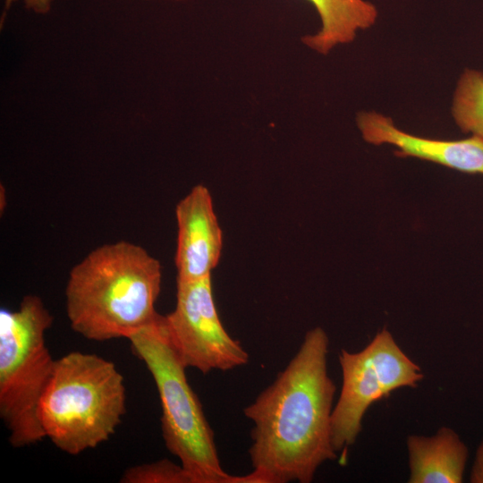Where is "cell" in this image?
I'll list each match as a JSON object with an SVG mask.
<instances>
[{"instance_id":"cell-1","label":"cell","mask_w":483,"mask_h":483,"mask_svg":"<svg viewBox=\"0 0 483 483\" xmlns=\"http://www.w3.org/2000/svg\"><path fill=\"white\" fill-rule=\"evenodd\" d=\"M328 346L323 328L309 330L285 369L244 409L253 422L249 453L262 483H309L324 462L337 458Z\"/></svg>"},{"instance_id":"cell-2","label":"cell","mask_w":483,"mask_h":483,"mask_svg":"<svg viewBox=\"0 0 483 483\" xmlns=\"http://www.w3.org/2000/svg\"><path fill=\"white\" fill-rule=\"evenodd\" d=\"M161 283L160 262L141 246L121 241L97 247L70 271L71 327L92 341L127 338L158 314Z\"/></svg>"},{"instance_id":"cell-3","label":"cell","mask_w":483,"mask_h":483,"mask_svg":"<svg viewBox=\"0 0 483 483\" xmlns=\"http://www.w3.org/2000/svg\"><path fill=\"white\" fill-rule=\"evenodd\" d=\"M126 412V388L114 363L71 352L55 360L38 418L46 437L77 455L107 441Z\"/></svg>"},{"instance_id":"cell-4","label":"cell","mask_w":483,"mask_h":483,"mask_svg":"<svg viewBox=\"0 0 483 483\" xmlns=\"http://www.w3.org/2000/svg\"><path fill=\"white\" fill-rule=\"evenodd\" d=\"M127 339L157 386L165 446L195 483H257L252 472L233 476L223 470L214 432L188 382L186 367L171 341L165 316L158 313Z\"/></svg>"},{"instance_id":"cell-5","label":"cell","mask_w":483,"mask_h":483,"mask_svg":"<svg viewBox=\"0 0 483 483\" xmlns=\"http://www.w3.org/2000/svg\"><path fill=\"white\" fill-rule=\"evenodd\" d=\"M52 324L37 295H26L16 310H0V417L13 447L46 437L38 408L55 363L45 338Z\"/></svg>"},{"instance_id":"cell-6","label":"cell","mask_w":483,"mask_h":483,"mask_svg":"<svg viewBox=\"0 0 483 483\" xmlns=\"http://www.w3.org/2000/svg\"><path fill=\"white\" fill-rule=\"evenodd\" d=\"M176 284L175 308L165 318L171 341L185 367L207 374L247 364L249 354L220 320L211 275L195 281L176 279Z\"/></svg>"},{"instance_id":"cell-7","label":"cell","mask_w":483,"mask_h":483,"mask_svg":"<svg viewBox=\"0 0 483 483\" xmlns=\"http://www.w3.org/2000/svg\"><path fill=\"white\" fill-rule=\"evenodd\" d=\"M177 278L195 281L211 275L223 248L219 225L208 189L198 184L175 208Z\"/></svg>"},{"instance_id":"cell-8","label":"cell","mask_w":483,"mask_h":483,"mask_svg":"<svg viewBox=\"0 0 483 483\" xmlns=\"http://www.w3.org/2000/svg\"><path fill=\"white\" fill-rule=\"evenodd\" d=\"M363 140L373 145L388 144L398 157H412L468 174H483V140L471 136L458 140L429 139L399 129L382 114L360 112L356 118Z\"/></svg>"},{"instance_id":"cell-9","label":"cell","mask_w":483,"mask_h":483,"mask_svg":"<svg viewBox=\"0 0 483 483\" xmlns=\"http://www.w3.org/2000/svg\"><path fill=\"white\" fill-rule=\"evenodd\" d=\"M342 390L331 416V440L335 452L353 445L369 406L386 395L366 348L358 352L342 350Z\"/></svg>"},{"instance_id":"cell-10","label":"cell","mask_w":483,"mask_h":483,"mask_svg":"<svg viewBox=\"0 0 483 483\" xmlns=\"http://www.w3.org/2000/svg\"><path fill=\"white\" fill-rule=\"evenodd\" d=\"M410 483H461L468 461V448L458 434L442 427L432 436L407 438Z\"/></svg>"},{"instance_id":"cell-11","label":"cell","mask_w":483,"mask_h":483,"mask_svg":"<svg viewBox=\"0 0 483 483\" xmlns=\"http://www.w3.org/2000/svg\"><path fill=\"white\" fill-rule=\"evenodd\" d=\"M316 9L321 27L306 35L302 42L321 55H327L339 45L352 42L360 30L374 25L377 9L366 0H307Z\"/></svg>"},{"instance_id":"cell-12","label":"cell","mask_w":483,"mask_h":483,"mask_svg":"<svg viewBox=\"0 0 483 483\" xmlns=\"http://www.w3.org/2000/svg\"><path fill=\"white\" fill-rule=\"evenodd\" d=\"M365 348L386 397L401 387H416L423 379L419 367L401 350L387 329L379 331Z\"/></svg>"},{"instance_id":"cell-13","label":"cell","mask_w":483,"mask_h":483,"mask_svg":"<svg viewBox=\"0 0 483 483\" xmlns=\"http://www.w3.org/2000/svg\"><path fill=\"white\" fill-rule=\"evenodd\" d=\"M452 115L466 133L483 140V72L465 69L453 97Z\"/></svg>"},{"instance_id":"cell-14","label":"cell","mask_w":483,"mask_h":483,"mask_svg":"<svg viewBox=\"0 0 483 483\" xmlns=\"http://www.w3.org/2000/svg\"><path fill=\"white\" fill-rule=\"evenodd\" d=\"M123 483H195L193 477L181 465L167 459L128 468Z\"/></svg>"},{"instance_id":"cell-15","label":"cell","mask_w":483,"mask_h":483,"mask_svg":"<svg viewBox=\"0 0 483 483\" xmlns=\"http://www.w3.org/2000/svg\"><path fill=\"white\" fill-rule=\"evenodd\" d=\"M470 481L472 483H483V439L476 451L474 462L470 474Z\"/></svg>"},{"instance_id":"cell-16","label":"cell","mask_w":483,"mask_h":483,"mask_svg":"<svg viewBox=\"0 0 483 483\" xmlns=\"http://www.w3.org/2000/svg\"><path fill=\"white\" fill-rule=\"evenodd\" d=\"M53 0H25L26 6L38 13H46L49 10Z\"/></svg>"},{"instance_id":"cell-17","label":"cell","mask_w":483,"mask_h":483,"mask_svg":"<svg viewBox=\"0 0 483 483\" xmlns=\"http://www.w3.org/2000/svg\"><path fill=\"white\" fill-rule=\"evenodd\" d=\"M175 1H182V0H175Z\"/></svg>"}]
</instances>
